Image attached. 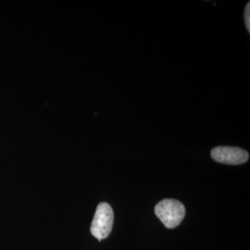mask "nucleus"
I'll return each instance as SVG.
<instances>
[{"mask_svg": "<svg viewBox=\"0 0 250 250\" xmlns=\"http://www.w3.org/2000/svg\"><path fill=\"white\" fill-rule=\"evenodd\" d=\"M245 21H246V25L248 31L250 32V3L249 2L247 4L246 10H245Z\"/></svg>", "mask_w": 250, "mask_h": 250, "instance_id": "4", "label": "nucleus"}, {"mask_svg": "<svg viewBox=\"0 0 250 250\" xmlns=\"http://www.w3.org/2000/svg\"><path fill=\"white\" fill-rule=\"evenodd\" d=\"M113 220L114 213L111 207L106 202L99 204L90 228L92 235L99 241L107 238L112 230Z\"/></svg>", "mask_w": 250, "mask_h": 250, "instance_id": "2", "label": "nucleus"}, {"mask_svg": "<svg viewBox=\"0 0 250 250\" xmlns=\"http://www.w3.org/2000/svg\"><path fill=\"white\" fill-rule=\"evenodd\" d=\"M155 213L166 228L173 229L184 220L186 208L178 200L164 199L155 207Z\"/></svg>", "mask_w": 250, "mask_h": 250, "instance_id": "1", "label": "nucleus"}, {"mask_svg": "<svg viewBox=\"0 0 250 250\" xmlns=\"http://www.w3.org/2000/svg\"><path fill=\"white\" fill-rule=\"evenodd\" d=\"M211 158L217 162L229 164V165H239L249 161V153L236 146H217L211 150Z\"/></svg>", "mask_w": 250, "mask_h": 250, "instance_id": "3", "label": "nucleus"}]
</instances>
